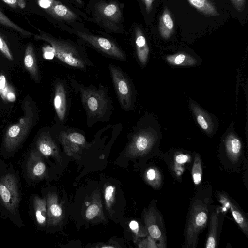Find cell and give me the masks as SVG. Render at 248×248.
<instances>
[{
	"instance_id": "6da1fadb",
	"label": "cell",
	"mask_w": 248,
	"mask_h": 248,
	"mask_svg": "<svg viewBox=\"0 0 248 248\" xmlns=\"http://www.w3.org/2000/svg\"><path fill=\"white\" fill-rule=\"evenodd\" d=\"M186 220L183 248H196L200 234L208 224L213 190L209 183L194 189Z\"/></svg>"
},
{
	"instance_id": "7a4b0ae2",
	"label": "cell",
	"mask_w": 248,
	"mask_h": 248,
	"mask_svg": "<svg viewBox=\"0 0 248 248\" xmlns=\"http://www.w3.org/2000/svg\"><path fill=\"white\" fill-rule=\"evenodd\" d=\"M70 82L73 89L80 94L86 112L88 127H92L98 122H107L110 119L113 108L107 87L100 85L97 87L93 84L86 86L74 79H71Z\"/></svg>"
},
{
	"instance_id": "3957f363",
	"label": "cell",
	"mask_w": 248,
	"mask_h": 248,
	"mask_svg": "<svg viewBox=\"0 0 248 248\" xmlns=\"http://www.w3.org/2000/svg\"><path fill=\"white\" fill-rule=\"evenodd\" d=\"M40 34H36V40L48 43L53 48L54 57L69 67L87 71L95 65L75 46L65 41L54 38L39 30Z\"/></svg>"
},
{
	"instance_id": "277c9868",
	"label": "cell",
	"mask_w": 248,
	"mask_h": 248,
	"mask_svg": "<svg viewBox=\"0 0 248 248\" xmlns=\"http://www.w3.org/2000/svg\"><path fill=\"white\" fill-rule=\"evenodd\" d=\"M127 148L128 154L134 158L160 157L159 137L153 129L135 126Z\"/></svg>"
},
{
	"instance_id": "5b68a950",
	"label": "cell",
	"mask_w": 248,
	"mask_h": 248,
	"mask_svg": "<svg viewBox=\"0 0 248 248\" xmlns=\"http://www.w3.org/2000/svg\"><path fill=\"white\" fill-rule=\"evenodd\" d=\"M245 154L240 139L234 133L227 134L223 140L218 153V159L223 169L228 173L242 171Z\"/></svg>"
},
{
	"instance_id": "8992f818",
	"label": "cell",
	"mask_w": 248,
	"mask_h": 248,
	"mask_svg": "<svg viewBox=\"0 0 248 248\" xmlns=\"http://www.w3.org/2000/svg\"><path fill=\"white\" fill-rule=\"evenodd\" d=\"M22 108L24 115L17 123L8 128L4 137L3 147L8 152L14 151L19 146L27 136L35 120V114L29 102L24 103Z\"/></svg>"
},
{
	"instance_id": "52a82bcc",
	"label": "cell",
	"mask_w": 248,
	"mask_h": 248,
	"mask_svg": "<svg viewBox=\"0 0 248 248\" xmlns=\"http://www.w3.org/2000/svg\"><path fill=\"white\" fill-rule=\"evenodd\" d=\"M21 194L18 179L11 173L0 177V206L9 217L18 215Z\"/></svg>"
},
{
	"instance_id": "ba28073f",
	"label": "cell",
	"mask_w": 248,
	"mask_h": 248,
	"mask_svg": "<svg viewBox=\"0 0 248 248\" xmlns=\"http://www.w3.org/2000/svg\"><path fill=\"white\" fill-rule=\"evenodd\" d=\"M108 69L114 89L122 108L131 111L134 107L135 94L134 88L127 74L119 67L109 63Z\"/></svg>"
},
{
	"instance_id": "9c48e42d",
	"label": "cell",
	"mask_w": 248,
	"mask_h": 248,
	"mask_svg": "<svg viewBox=\"0 0 248 248\" xmlns=\"http://www.w3.org/2000/svg\"><path fill=\"white\" fill-rule=\"evenodd\" d=\"M143 219L148 235L155 241L158 248H166L167 238L164 220L154 199L144 211Z\"/></svg>"
},
{
	"instance_id": "30bf717a",
	"label": "cell",
	"mask_w": 248,
	"mask_h": 248,
	"mask_svg": "<svg viewBox=\"0 0 248 248\" xmlns=\"http://www.w3.org/2000/svg\"><path fill=\"white\" fill-rule=\"evenodd\" d=\"M160 158L166 164L174 180L180 183L185 171L190 170L193 155L188 151L174 149L162 154Z\"/></svg>"
},
{
	"instance_id": "8fae6325",
	"label": "cell",
	"mask_w": 248,
	"mask_h": 248,
	"mask_svg": "<svg viewBox=\"0 0 248 248\" xmlns=\"http://www.w3.org/2000/svg\"><path fill=\"white\" fill-rule=\"evenodd\" d=\"M227 212L222 205L213 204L211 205L205 248L218 247L223 223Z\"/></svg>"
},
{
	"instance_id": "7c38bea8",
	"label": "cell",
	"mask_w": 248,
	"mask_h": 248,
	"mask_svg": "<svg viewBox=\"0 0 248 248\" xmlns=\"http://www.w3.org/2000/svg\"><path fill=\"white\" fill-rule=\"evenodd\" d=\"M77 34L81 38L105 55L120 61L126 59L125 53L111 40L79 31H78Z\"/></svg>"
},
{
	"instance_id": "4fadbf2b",
	"label": "cell",
	"mask_w": 248,
	"mask_h": 248,
	"mask_svg": "<svg viewBox=\"0 0 248 248\" xmlns=\"http://www.w3.org/2000/svg\"><path fill=\"white\" fill-rule=\"evenodd\" d=\"M215 195L217 199L232 214L236 224L248 238V220L247 215L241 208L236 202L227 193L223 191H216Z\"/></svg>"
},
{
	"instance_id": "5bb4252c",
	"label": "cell",
	"mask_w": 248,
	"mask_h": 248,
	"mask_svg": "<svg viewBox=\"0 0 248 248\" xmlns=\"http://www.w3.org/2000/svg\"><path fill=\"white\" fill-rule=\"evenodd\" d=\"M68 92L63 79L58 80L55 85L53 105L59 121L64 124L68 111Z\"/></svg>"
},
{
	"instance_id": "9a60e30c",
	"label": "cell",
	"mask_w": 248,
	"mask_h": 248,
	"mask_svg": "<svg viewBox=\"0 0 248 248\" xmlns=\"http://www.w3.org/2000/svg\"><path fill=\"white\" fill-rule=\"evenodd\" d=\"M27 176L32 180L43 178L46 173V168L40 153L37 149L31 151L28 157L26 166Z\"/></svg>"
},
{
	"instance_id": "2e32d148",
	"label": "cell",
	"mask_w": 248,
	"mask_h": 248,
	"mask_svg": "<svg viewBox=\"0 0 248 248\" xmlns=\"http://www.w3.org/2000/svg\"><path fill=\"white\" fill-rule=\"evenodd\" d=\"M37 151L46 157L55 156L58 155L57 146L48 132L42 133L36 141Z\"/></svg>"
},
{
	"instance_id": "e0dca14e",
	"label": "cell",
	"mask_w": 248,
	"mask_h": 248,
	"mask_svg": "<svg viewBox=\"0 0 248 248\" xmlns=\"http://www.w3.org/2000/svg\"><path fill=\"white\" fill-rule=\"evenodd\" d=\"M97 10L101 17L107 22L118 23L121 20V12L116 3L101 4L98 6Z\"/></svg>"
},
{
	"instance_id": "ac0fdd59",
	"label": "cell",
	"mask_w": 248,
	"mask_h": 248,
	"mask_svg": "<svg viewBox=\"0 0 248 248\" xmlns=\"http://www.w3.org/2000/svg\"><path fill=\"white\" fill-rule=\"evenodd\" d=\"M47 223L56 225L62 217V209L57 202V196L54 194H48L46 200Z\"/></svg>"
},
{
	"instance_id": "d6986e66",
	"label": "cell",
	"mask_w": 248,
	"mask_h": 248,
	"mask_svg": "<svg viewBox=\"0 0 248 248\" xmlns=\"http://www.w3.org/2000/svg\"><path fill=\"white\" fill-rule=\"evenodd\" d=\"M147 183L154 189L159 190L163 185L164 178L162 172L157 165H152L148 167L144 173Z\"/></svg>"
},
{
	"instance_id": "ffe728a7",
	"label": "cell",
	"mask_w": 248,
	"mask_h": 248,
	"mask_svg": "<svg viewBox=\"0 0 248 248\" xmlns=\"http://www.w3.org/2000/svg\"><path fill=\"white\" fill-rule=\"evenodd\" d=\"M135 44L136 53L140 64L145 66L147 63L149 48L146 39L141 29L137 27L136 29Z\"/></svg>"
},
{
	"instance_id": "44dd1931",
	"label": "cell",
	"mask_w": 248,
	"mask_h": 248,
	"mask_svg": "<svg viewBox=\"0 0 248 248\" xmlns=\"http://www.w3.org/2000/svg\"><path fill=\"white\" fill-rule=\"evenodd\" d=\"M33 206L35 218L37 224L44 226L47 222L46 201L45 198L35 196L33 199Z\"/></svg>"
},
{
	"instance_id": "7402d4cb",
	"label": "cell",
	"mask_w": 248,
	"mask_h": 248,
	"mask_svg": "<svg viewBox=\"0 0 248 248\" xmlns=\"http://www.w3.org/2000/svg\"><path fill=\"white\" fill-rule=\"evenodd\" d=\"M24 64L31 76L36 81H39V76L37 62L31 44H29L26 47L25 52Z\"/></svg>"
},
{
	"instance_id": "603a6c76",
	"label": "cell",
	"mask_w": 248,
	"mask_h": 248,
	"mask_svg": "<svg viewBox=\"0 0 248 248\" xmlns=\"http://www.w3.org/2000/svg\"><path fill=\"white\" fill-rule=\"evenodd\" d=\"M54 17L65 20H74L77 15L61 3L54 0L50 7L46 10Z\"/></svg>"
},
{
	"instance_id": "cb8c5ba5",
	"label": "cell",
	"mask_w": 248,
	"mask_h": 248,
	"mask_svg": "<svg viewBox=\"0 0 248 248\" xmlns=\"http://www.w3.org/2000/svg\"><path fill=\"white\" fill-rule=\"evenodd\" d=\"M191 107L201 128L207 134H211L213 132V124L209 116L195 104L191 103Z\"/></svg>"
},
{
	"instance_id": "d4e9b609",
	"label": "cell",
	"mask_w": 248,
	"mask_h": 248,
	"mask_svg": "<svg viewBox=\"0 0 248 248\" xmlns=\"http://www.w3.org/2000/svg\"><path fill=\"white\" fill-rule=\"evenodd\" d=\"M174 30V23L170 13L166 8L160 18L159 31L162 37L168 39Z\"/></svg>"
},
{
	"instance_id": "484cf974",
	"label": "cell",
	"mask_w": 248,
	"mask_h": 248,
	"mask_svg": "<svg viewBox=\"0 0 248 248\" xmlns=\"http://www.w3.org/2000/svg\"><path fill=\"white\" fill-rule=\"evenodd\" d=\"M190 170L195 189L202 184L203 174L202 160L200 155L198 153H193V159Z\"/></svg>"
},
{
	"instance_id": "4316f807",
	"label": "cell",
	"mask_w": 248,
	"mask_h": 248,
	"mask_svg": "<svg viewBox=\"0 0 248 248\" xmlns=\"http://www.w3.org/2000/svg\"><path fill=\"white\" fill-rule=\"evenodd\" d=\"M59 140H65L78 145L82 147L85 146L86 141L83 134L73 129L62 130L59 135Z\"/></svg>"
},
{
	"instance_id": "83f0119b",
	"label": "cell",
	"mask_w": 248,
	"mask_h": 248,
	"mask_svg": "<svg viewBox=\"0 0 248 248\" xmlns=\"http://www.w3.org/2000/svg\"><path fill=\"white\" fill-rule=\"evenodd\" d=\"M166 60L170 64L176 66H192L196 63L194 58L183 53L168 55Z\"/></svg>"
},
{
	"instance_id": "f1b7e54d",
	"label": "cell",
	"mask_w": 248,
	"mask_h": 248,
	"mask_svg": "<svg viewBox=\"0 0 248 248\" xmlns=\"http://www.w3.org/2000/svg\"><path fill=\"white\" fill-rule=\"evenodd\" d=\"M0 95L5 102H14L16 98L15 91L3 74L0 75Z\"/></svg>"
},
{
	"instance_id": "f546056e",
	"label": "cell",
	"mask_w": 248,
	"mask_h": 248,
	"mask_svg": "<svg viewBox=\"0 0 248 248\" xmlns=\"http://www.w3.org/2000/svg\"><path fill=\"white\" fill-rule=\"evenodd\" d=\"M189 3L205 15L216 16L218 13L215 6L208 0H188Z\"/></svg>"
},
{
	"instance_id": "4dcf8cb0",
	"label": "cell",
	"mask_w": 248,
	"mask_h": 248,
	"mask_svg": "<svg viewBox=\"0 0 248 248\" xmlns=\"http://www.w3.org/2000/svg\"><path fill=\"white\" fill-rule=\"evenodd\" d=\"M0 24L15 30L18 32L20 33L22 35L25 36H29L32 34V33L28 31L24 30L11 21L9 18H8L0 10Z\"/></svg>"
},
{
	"instance_id": "1f68e13d",
	"label": "cell",
	"mask_w": 248,
	"mask_h": 248,
	"mask_svg": "<svg viewBox=\"0 0 248 248\" xmlns=\"http://www.w3.org/2000/svg\"><path fill=\"white\" fill-rule=\"evenodd\" d=\"M242 170L243 171V182L245 187L248 191V157L247 154H245L242 165Z\"/></svg>"
},
{
	"instance_id": "d6a6232c",
	"label": "cell",
	"mask_w": 248,
	"mask_h": 248,
	"mask_svg": "<svg viewBox=\"0 0 248 248\" xmlns=\"http://www.w3.org/2000/svg\"><path fill=\"white\" fill-rule=\"evenodd\" d=\"M99 211L98 206L96 204H93L87 209L85 213L86 217L89 219H91L97 216Z\"/></svg>"
},
{
	"instance_id": "836d02e7",
	"label": "cell",
	"mask_w": 248,
	"mask_h": 248,
	"mask_svg": "<svg viewBox=\"0 0 248 248\" xmlns=\"http://www.w3.org/2000/svg\"><path fill=\"white\" fill-rule=\"evenodd\" d=\"M0 51L9 60L12 61L13 59V56L9 48L4 40L0 35Z\"/></svg>"
},
{
	"instance_id": "e575fe53",
	"label": "cell",
	"mask_w": 248,
	"mask_h": 248,
	"mask_svg": "<svg viewBox=\"0 0 248 248\" xmlns=\"http://www.w3.org/2000/svg\"><path fill=\"white\" fill-rule=\"evenodd\" d=\"M141 243L140 247L158 248L155 241L152 237L149 235Z\"/></svg>"
},
{
	"instance_id": "d590c367",
	"label": "cell",
	"mask_w": 248,
	"mask_h": 248,
	"mask_svg": "<svg viewBox=\"0 0 248 248\" xmlns=\"http://www.w3.org/2000/svg\"><path fill=\"white\" fill-rule=\"evenodd\" d=\"M43 56L45 59H52L54 57L53 48L49 46H44L42 48Z\"/></svg>"
},
{
	"instance_id": "8d00e7d4",
	"label": "cell",
	"mask_w": 248,
	"mask_h": 248,
	"mask_svg": "<svg viewBox=\"0 0 248 248\" xmlns=\"http://www.w3.org/2000/svg\"><path fill=\"white\" fill-rule=\"evenodd\" d=\"M115 188L112 186H107L105 191V199L108 204L109 205L110 202L112 198L113 193L114 191Z\"/></svg>"
},
{
	"instance_id": "74e56055",
	"label": "cell",
	"mask_w": 248,
	"mask_h": 248,
	"mask_svg": "<svg viewBox=\"0 0 248 248\" xmlns=\"http://www.w3.org/2000/svg\"><path fill=\"white\" fill-rule=\"evenodd\" d=\"M53 0H38L39 5L43 9L47 10L51 6Z\"/></svg>"
},
{
	"instance_id": "f35d334b",
	"label": "cell",
	"mask_w": 248,
	"mask_h": 248,
	"mask_svg": "<svg viewBox=\"0 0 248 248\" xmlns=\"http://www.w3.org/2000/svg\"><path fill=\"white\" fill-rule=\"evenodd\" d=\"M235 8L239 11H242L245 6V0H231Z\"/></svg>"
},
{
	"instance_id": "ab89813d",
	"label": "cell",
	"mask_w": 248,
	"mask_h": 248,
	"mask_svg": "<svg viewBox=\"0 0 248 248\" xmlns=\"http://www.w3.org/2000/svg\"><path fill=\"white\" fill-rule=\"evenodd\" d=\"M131 229L137 234H139L140 227L139 223L135 220L131 221L129 223Z\"/></svg>"
},
{
	"instance_id": "60d3db41",
	"label": "cell",
	"mask_w": 248,
	"mask_h": 248,
	"mask_svg": "<svg viewBox=\"0 0 248 248\" xmlns=\"http://www.w3.org/2000/svg\"><path fill=\"white\" fill-rule=\"evenodd\" d=\"M145 4L146 10L147 13H149L152 8L153 2L155 0H142Z\"/></svg>"
},
{
	"instance_id": "b9f144b4",
	"label": "cell",
	"mask_w": 248,
	"mask_h": 248,
	"mask_svg": "<svg viewBox=\"0 0 248 248\" xmlns=\"http://www.w3.org/2000/svg\"><path fill=\"white\" fill-rule=\"evenodd\" d=\"M6 4L12 8H16L18 4L17 0H2Z\"/></svg>"
},
{
	"instance_id": "7bdbcfd3",
	"label": "cell",
	"mask_w": 248,
	"mask_h": 248,
	"mask_svg": "<svg viewBox=\"0 0 248 248\" xmlns=\"http://www.w3.org/2000/svg\"><path fill=\"white\" fill-rule=\"evenodd\" d=\"M102 248H113V246H104V247H102Z\"/></svg>"
},
{
	"instance_id": "ee69618b",
	"label": "cell",
	"mask_w": 248,
	"mask_h": 248,
	"mask_svg": "<svg viewBox=\"0 0 248 248\" xmlns=\"http://www.w3.org/2000/svg\"><path fill=\"white\" fill-rule=\"evenodd\" d=\"M78 3H81V1L80 0H76Z\"/></svg>"
}]
</instances>
